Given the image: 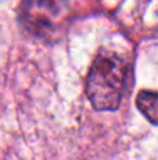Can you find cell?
I'll list each match as a JSON object with an SVG mask.
<instances>
[{"label":"cell","instance_id":"cell-1","mask_svg":"<svg viewBox=\"0 0 158 160\" xmlns=\"http://www.w3.org/2000/svg\"><path fill=\"white\" fill-rule=\"evenodd\" d=\"M129 67L122 58L113 53H99L87 76V97L98 110L118 109L126 92Z\"/></svg>","mask_w":158,"mask_h":160},{"label":"cell","instance_id":"cell-2","mask_svg":"<svg viewBox=\"0 0 158 160\" xmlns=\"http://www.w3.org/2000/svg\"><path fill=\"white\" fill-rule=\"evenodd\" d=\"M62 16V6L56 0H26L22 5L20 22L26 31L39 38H48Z\"/></svg>","mask_w":158,"mask_h":160},{"label":"cell","instance_id":"cell-3","mask_svg":"<svg viewBox=\"0 0 158 160\" xmlns=\"http://www.w3.org/2000/svg\"><path fill=\"white\" fill-rule=\"evenodd\" d=\"M136 106L151 123L158 124V93L141 92L136 98Z\"/></svg>","mask_w":158,"mask_h":160}]
</instances>
